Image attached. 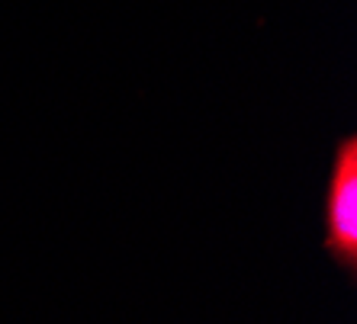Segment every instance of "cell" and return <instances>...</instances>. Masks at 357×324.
Wrapping results in <instances>:
<instances>
[{"instance_id": "obj_1", "label": "cell", "mask_w": 357, "mask_h": 324, "mask_svg": "<svg viewBox=\"0 0 357 324\" xmlns=\"http://www.w3.org/2000/svg\"><path fill=\"white\" fill-rule=\"evenodd\" d=\"M322 248L344 273L357 276V138L335 145L322 196Z\"/></svg>"}]
</instances>
